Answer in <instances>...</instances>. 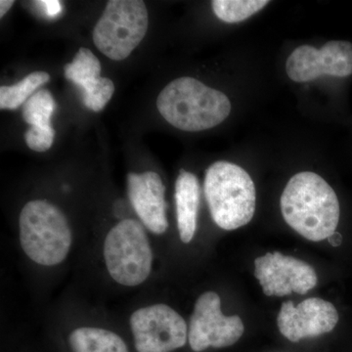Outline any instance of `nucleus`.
<instances>
[{
  "mask_svg": "<svg viewBox=\"0 0 352 352\" xmlns=\"http://www.w3.org/2000/svg\"><path fill=\"white\" fill-rule=\"evenodd\" d=\"M280 206L287 224L305 239L319 242L337 230L339 199L316 173L303 171L294 175L285 187Z\"/></svg>",
  "mask_w": 352,
  "mask_h": 352,
  "instance_id": "1",
  "label": "nucleus"
},
{
  "mask_svg": "<svg viewBox=\"0 0 352 352\" xmlns=\"http://www.w3.org/2000/svg\"><path fill=\"white\" fill-rule=\"evenodd\" d=\"M157 108L168 124L180 131H207L230 115V100L219 90L191 76L168 83L157 99Z\"/></svg>",
  "mask_w": 352,
  "mask_h": 352,
  "instance_id": "2",
  "label": "nucleus"
},
{
  "mask_svg": "<svg viewBox=\"0 0 352 352\" xmlns=\"http://www.w3.org/2000/svg\"><path fill=\"white\" fill-rule=\"evenodd\" d=\"M206 200L217 226L235 230L252 219L256 193L249 173L230 162H215L206 171Z\"/></svg>",
  "mask_w": 352,
  "mask_h": 352,
  "instance_id": "3",
  "label": "nucleus"
},
{
  "mask_svg": "<svg viewBox=\"0 0 352 352\" xmlns=\"http://www.w3.org/2000/svg\"><path fill=\"white\" fill-rule=\"evenodd\" d=\"M19 232L25 256L39 265L61 263L73 243L67 217L56 206L44 200L25 204L20 214Z\"/></svg>",
  "mask_w": 352,
  "mask_h": 352,
  "instance_id": "4",
  "label": "nucleus"
},
{
  "mask_svg": "<svg viewBox=\"0 0 352 352\" xmlns=\"http://www.w3.org/2000/svg\"><path fill=\"white\" fill-rule=\"evenodd\" d=\"M103 251L109 274L118 284L136 287L149 277L153 252L140 222L124 219L113 226L104 241Z\"/></svg>",
  "mask_w": 352,
  "mask_h": 352,
  "instance_id": "5",
  "label": "nucleus"
},
{
  "mask_svg": "<svg viewBox=\"0 0 352 352\" xmlns=\"http://www.w3.org/2000/svg\"><path fill=\"white\" fill-rule=\"evenodd\" d=\"M149 17L141 0H111L94 30L95 46L115 61L126 59L145 38Z\"/></svg>",
  "mask_w": 352,
  "mask_h": 352,
  "instance_id": "6",
  "label": "nucleus"
},
{
  "mask_svg": "<svg viewBox=\"0 0 352 352\" xmlns=\"http://www.w3.org/2000/svg\"><path fill=\"white\" fill-rule=\"evenodd\" d=\"M131 332L138 352H170L185 346L186 322L164 303L139 308L131 314Z\"/></svg>",
  "mask_w": 352,
  "mask_h": 352,
  "instance_id": "7",
  "label": "nucleus"
},
{
  "mask_svg": "<svg viewBox=\"0 0 352 352\" xmlns=\"http://www.w3.org/2000/svg\"><path fill=\"white\" fill-rule=\"evenodd\" d=\"M244 324L238 315L226 316L221 311V300L214 292L199 296L190 318L188 340L194 351L208 347H226L236 344L244 333Z\"/></svg>",
  "mask_w": 352,
  "mask_h": 352,
  "instance_id": "8",
  "label": "nucleus"
},
{
  "mask_svg": "<svg viewBox=\"0 0 352 352\" xmlns=\"http://www.w3.org/2000/svg\"><path fill=\"white\" fill-rule=\"evenodd\" d=\"M286 73L295 82H311L322 76H351L352 43L328 41L320 50L309 44L298 46L287 59Z\"/></svg>",
  "mask_w": 352,
  "mask_h": 352,
  "instance_id": "9",
  "label": "nucleus"
},
{
  "mask_svg": "<svg viewBox=\"0 0 352 352\" xmlns=\"http://www.w3.org/2000/svg\"><path fill=\"white\" fill-rule=\"evenodd\" d=\"M254 275L266 296L305 295L317 284L312 266L279 252H267L254 261Z\"/></svg>",
  "mask_w": 352,
  "mask_h": 352,
  "instance_id": "10",
  "label": "nucleus"
},
{
  "mask_svg": "<svg viewBox=\"0 0 352 352\" xmlns=\"http://www.w3.org/2000/svg\"><path fill=\"white\" fill-rule=\"evenodd\" d=\"M338 322L336 307L318 298H307L296 307L292 302H284L277 318L280 332L294 342L331 332Z\"/></svg>",
  "mask_w": 352,
  "mask_h": 352,
  "instance_id": "11",
  "label": "nucleus"
},
{
  "mask_svg": "<svg viewBox=\"0 0 352 352\" xmlns=\"http://www.w3.org/2000/svg\"><path fill=\"white\" fill-rule=\"evenodd\" d=\"M127 192L132 207L143 226L157 235L168 227L164 187L161 176L155 171L131 173L127 175Z\"/></svg>",
  "mask_w": 352,
  "mask_h": 352,
  "instance_id": "12",
  "label": "nucleus"
},
{
  "mask_svg": "<svg viewBox=\"0 0 352 352\" xmlns=\"http://www.w3.org/2000/svg\"><path fill=\"white\" fill-rule=\"evenodd\" d=\"M64 73L67 80L82 90L83 103L89 110L100 112L112 98L115 85L100 76V61L87 48H80L73 62L65 66Z\"/></svg>",
  "mask_w": 352,
  "mask_h": 352,
  "instance_id": "13",
  "label": "nucleus"
},
{
  "mask_svg": "<svg viewBox=\"0 0 352 352\" xmlns=\"http://www.w3.org/2000/svg\"><path fill=\"white\" fill-rule=\"evenodd\" d=\"M175 199L180 239L188 244L195 236L201 200L200 183L195 175L180 170L175 182Z\"/></svg>",
  "mask_w": 352,
  "mask_h": 352,
  "instance_id": "14",
  "label": "nucleus"
},
{
  "mask_svg": "<svg viewBox=\"0 0 352 352\" xmlns=\"http://www.w3.org/2000/svg\"><path fill=\"white\" fill-rule=\"evenodd\" d=\"M69 342L76 352H129L124 340L106 329H76L69 335Z\"/></svg>",
  "mask_w": 352,
  "mask_h": 352,
  "instance_id": "15",
  "label": "nucleus"
},
{
  "mask_svg": "<svg viewBox=\"0 0 352 352\" xmlns=\"http://www.w3.org/2000/svg\"><path fill=\"white\" fill-rule=\"evenodd\" d=\"M50 80V74L46 72H34L16 85L0 87V108L1 110H16Z\"/></svg>",
  "mask_w": 352,
  "mask_h": 352,
  "instance_id": "16",
  "label": "nucleus"
},
{
  "mask_svg": "<svg viewBox=\"0 0 352 352\" xmlns=\"http://www.w3.org/2000/svg\"><path fill=\"white\" fill-rule=\"evenodd\" d=\"M265 0H214L212 10L222 22L237 24L252 17L267 6Z\"/></svg>",
  "mask_w": 352,
  "mask_h": 352,
  "instance_id": "17",
  "label": "nucleus"
},
{
  "mask_svg": "<svg viewBox=\"0 0 352 352\" xmlns=\"http://www.w3.org/2000/svg\"><path fill=\"white\" fill-rule=\"evenodd\" d=\"M56 108L54 98L47 89L36 92L24 104L23 118L31 126L47 129L51 127V117Z\"/></svg>",
  "mask_w": 352,
  "mask_h": 352,
  "instance_id": "18",
  "label": "nucleus"
},
{
  "mask_svg": "<svg viewBox=\"0 0 352 352\" xmlns=\"http://www.w3.org/2000/svg\"><path fill=\"white\" fill-rule=\"evenodd\" d=\"M55 131L53 127L30 126L25 131V140L28 147L36 152H45L52 146L54 141Z\"/></svg>",
  "mask_w": 352,
  "mask_h": 352,
  "instance_id": "19",
  "label": "nucleus"
},
{
  "mask_svg": "<svg viewBox=\"0 0 352 352\" xmlns=\"http://www.w3.org/2000/svg\"><path fill=\"white\" fill-rule=\"evenodd\" d=\"M39 2L45 8V13L50 17H56L57 15L61 13L62 6L59 1H56V0H44V1Z\"/></svg>",
  "mask_w": 352,
  "mask_h": 352,
  "instance_id": "20",
  "label": "nucleus"
},
{
  "mask_svg": "<svg viewBox=\"0 0 352 352\" xmlns=\"http://www.w3.org/2000/svg\"><path fill=\"white\" fill-rule=\"evenodd\" d=\"M15 2L13 0H1L0 1V17L3 18L4 15L10 10L11 7Z\"/></svg>",
  "mask_w": 352,
  "mask_h": 352,
  "instance_id": "21",
  "label": "nucleus"
},
{
  "mask_svg": "<svg viewBox=\"0 0 352 352\" xmlns=\"http://www.w3.org/2000/svg\"><path fill=\"white\" fill-rule=\"evenodd\" d=\"M328 241L333 247H339V245H342V234L339 232L333 233L332 235L328 238Z\"/></svg>",
  "mask_w": 352,
  "mask_h": 352,
  "instance_id": "22",
  "label": "nucleus"
}]
</instances>
